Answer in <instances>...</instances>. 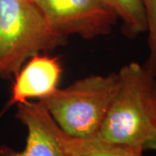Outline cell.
Masks as SVG:
<instances>
[{
    "label": "cell",
    "instance_id": "cell-6",
    "mask_svg": "<svg viewBox=\"0 0 156 156\" xmlns=\"http://www.w3.org/2000/svg\"><path fill=\"white\" fill-rule=\"evenodd\" d=\"M62 72L61 62L57 56L41 54L32 56L15 76L11 97L0 113V118L13 105L17 106L29 99L42 100L53 94L58 89Z\"/></svg>",
    "mask_w": 156,
    "mask_h": 156
},
{
    "label": "cell",
    "instance_id": "cell-9",
    "mask_svg": "<svg viewBox=\"0 0 156 156\" xmlns=\"http://www.w3.org/2000/svg\"><path fill=\"white\" fill-rule=\"evenodd\" d=\"M147 22V45L149 57L147 65L150 68L156 80V0H142Z\"/></svg>",
    "mask_w": 156,
    "mask_h": 156
},
{
    "label": "cell",
    "instance_id": "cell-8",
    "mask_svg": "<svg viewBox=\"0 0 156 156\" xmlns=\"http://www.w3.org/2000/svg\"><path fill=\"white\" fill-rule=\"evenodd\" d=\"M140 147L118 145L97 138H74L71 156H144Z\"/></svg>",
    "mask_w": 156,
    "mask_h": 156
},
{
    "label": "cell",
    "instance_id": "cell-3",
    "mask_svg": "<svg viewBox=\"0 0 156 156\" xmlns=\"http://www.w3.org/2000/svg\"><path fill=\"white\" fill-rule=\"evenodd\" d=\"M118 87V73L93 75L39 101L66 134L90 139L96 137Z\"/></svg>",
    "mask_w": 156,
    "mask_h": 156
},
{
    "label": "cell",
    "instance_id": "cell-4",
    "mask_svg": "<svg viewBox=\"0 0 156 156\" xmlns=\"http://www.w3.org/2000/svg\"><path fill=\"white\" fill-rule=\"evenodd\" d=\"M62 35L92 39L111 33L118 18L101 0H32Z\"/></svg>",
    "mask_w": 156,
    "mask_h": 156
},
{
    "label": "cell",
    "instance_id": "cell-5",
    "mask_svg": "<svg viewBox=\"0 0 156 156\" xmlns=\"http://www.w3.org/2000/svg\"><path fill=\"white\" fill-rule=\"evenodd\" d=\"M16 118L27 129L26 144L17 151L0 145V156H71L74 137L66 134L44 103L27 101L17 105Z\"/></svg>",
    "mask_w": 156,
    "mask_h": 156
},
{
    "label": "cell",
    "instance_id": "cell-1",
    "mask_svg": "<svg viewBox=\"0 0 156 156\" xmlns=\"http://www.w3.org/2000/svg\"><path fill=\"white\" fill-rule=\"evenodd\" d=\"M119 75V87L95 138L140 147L156 135V80L147 64L132 62Z\"/></svg>",
    "mask_w": 156,
    "mask_h": 156
},
{
    "label": "cell",
    "instance_id": "cell-7",
    "mask_svg": "<svg viewBox=\"0 0 156 156\" xmlns=\"http://www.w3.org/2000/svg\"><path fill=\"white\" fill-rule=\"evenodd\" d=\"M122 23L123 34L134 38L147 30V16L142 0H101Z\"/></svg>",
    "mask_w": 156,
    "mask_h": 156
},
{
    "label": "cell",
    "instance_id": "cell-10",
    "mask_svg": "<svg viewBox=\"0 0 156 156\" xmlns=\"http://www.w3.org/2000/svg\"><path fill=\"white\" fill-rule=\"evenodd\" d=\"M145 150H151L156 152V135L144 147V151Z\"/></svg>",
    "mask_w": 156,
    "mask_h": 156
},
{
    "label": "cell",
    "instance_id": "cell-2",
    "mask_svg": "<svg viewBox=\"0 0 156 156\" xmlns=\"http://www.w3.org/2000/svg\"><path fill=\"white\" fill-rule=\"evenodd\" d=\"M67 40L32 0H0V79L16 76L32 56Z\"/></svg>",
    "mask_w": 156,
    "mask_h": 156
}]
</instances>
